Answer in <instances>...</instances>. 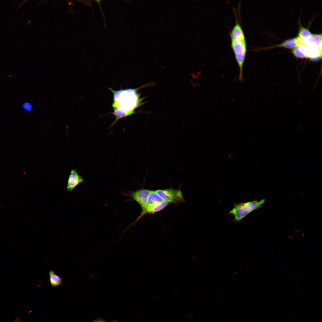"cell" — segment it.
<instances>
[{"instance_id": "obj_1", "label": "cell", "mask_w": 322, "mask_h": 322, "mask_svg": "<svg viewBox=\"0 0 322 322\" xmlns=\"http://www.w3.org/2000/svg\"><path fill=\"white\" fill-rule=\"evenodd\" d=\"M111 90L113 93L112 114L115 116V120L110 127L114 125L119 119L134 114V110L140 105L142 101L136 89Z\"/></svg>"}, {"instance_id": "obj_2", "label": "cell", "mask_w": 322, "mask_h": 322, "mask_svg": "<svg viewBox=\"0 0 322 322\" xmlns=\"http://www.w3.org/2000/svg\"><path fill=\"white\" fill-rule=\"evenodd\" d=\"M230 35L231 47L239 68V80L242 82L243 80V66L247 51L244 34V32H242Z\"/></svg>"}, {"instance_id": "obj_3", "label": "cell", "mask_w": 322, "mask_h": 322, "mask_svg": "<svg viewBox=\"0 0 322 322\" xmlns=\"http://www.w3.org/2000/svg\"><path fill=\"white\" fill-rule=\"evenodd\" d=\"M265 201L266 199H264L259 201L254 200L244 203H235L228 214L234 216V222H239L250 213L261 207Z\"/></svg>"}, {"instance_id": "obj_4", "label": "cell", "mask_w": 322, "mask_h": 322, "mask_svg": "<svg viewBox=\"0 0 322 322\" xmlns=\"http://www.w3.org/2000/svg\"><path fill=\"white\" fill-rule=\"evenodd\" d=\"M157 194L164 202L177 204L185 201L181 190L171 188L156 191Z\"/></svg>"}, {"instance_id": "obj_5", "label": "cell", "mask_w": 322, "mask_h": 322, "mask_svg": "<svg viewBox=\"0 0 322 322\" xmlns=\"http://www.w3.org/2000/svg\"><path fill=\"white\" fill-rule=\"evenodd\" d=\"M299 38L300 41L309 50L322 51L321 34H312L304 39Z\"/></svg>"}, {"instance_id": "obj_6", "label": "cell", "mask_w": 322, "mask_h": 322, "mask_svg": "<svg viewBox=\"0 0 322 322\" xmlns=\"http://www.w3.org/2000/svg\"><path fill=\"white\" fill-rule=\"evenodd\" d=\"M150 191L148 189H141L132 192L130 195L139 204L143 210L145 207Z\"/></svg>"}, {"instance_id": "obj_7", "label": "cell", "mask_w": 322, "mask_h": 322, "mask_svg": "<svg viewBox=\"0 0 322 322\" xmlns=\"http://www.w3.org/2000/svg\"><path fill=\"white\" fill-rule=\"evenodd\" d=\"M83 178L75 170H72L68 180L67 190L69 192L72 191L77 186L83 182Z\"/></svg>"}, {"instance_id": "obj_8", "label": "cell", "mask_w": 322, "mask_h": 322, "mask_svg": "<svg viewBox=\"0 0 322 322\" xmlns=\"http://www.w3.org/2000/svg\"><path fill=\"white\" fill-rule=\"evenodd\" d=\"M168 204L169 203L164 201L156 205L146 207L142 210V212L139 218H140L141 217L146 213H153L159 212L165 208Z\"/></svg>"}, {"instance_id": "obj_9", "label": "cell", "mask_w": 322, "mask_h": 322, "mask_svg": "<svg viewBox=\"0 0 322 322\" xmlns=\"http://www.w3.org/2000/svg\"><path fill=\"white\" fill-rule=\"evenodd\" d=\"M163 202L162 199L157 194L156 191H150L145 208Z\"/></svg>"}, {"instance_id": "obj_10", "label": "cell", "mask_w": 322, "mask_h": 322, "mask_svg": "<svg viewBox=\"0 0 322 322\" xmlns=\"http://www.w3.org/2000/svg\"><path fill=\"white\" fill-rule=\"evenodd\" d=\"M50 284L53 287H56L63 284L62 276L55 273L54 271L51 270L49 273Z\"/></svg>"}, {"instance_id": "obj_11", "label": "cell", "mask_w": 322, "mask_h": 322, "mask_svg": "<svg viewBox=\"0 0 322 322\" xmlns=\"http://www.w3.org/2000/svg\"><path fill=\"white\" fill-rule=\"evenodd\" d=\"M300 41L298 37L288 39L281 44L273 47H281L287 48H293L298 45Z\"/></svg>"}, {"instance_id": "obj_12", "label": "cell", "mask_w": 322, "mask_h": 322, "mask_svg": "<svg viewBox=\"0 0 322 322\" xmlns=\"http://www.w3.org/2000/svg\"><path fill=\"white\" fill-rule=\"evenodd\" d=\"M312 34L308 29L301 27L298 32V37L302 39H304L310 36Z\"/></svg>"}, {"instance_id": "obj_13", "label": "cell", "mask_w": 322, "mask_h": 322, "mask_svg": "<svg viewBox=\"0 0 322 322\" xmlns=\"http://www.w3.org/2000/svg\"><path fill=\"white\" fill-rule=\"evenodd\" d=\"M293 54L296 57L300 58H307L299 49L298 46L293 49L292 51Z\"/></svg>"}, {"instance_id": "obj_14", "label": "cell", "mask_w": 322, "mask_h": 322, "mask_svg": "<svg viewBox=\"0 0 322 322\" xmlns=\"http://www.w3.org/2000/svg\"><path fill=\"white\" fill-rule=\"evenodd\" d=\"M22 108L26 112H30L32 111L33 108L32 104L29 102H25L22 104Z\"/></svg>"}, {"instance_id": "obj_15", "label": "cell", "mask_w": 322, "mask_h": 322, "mask_svg": "<svg viewBox=\"0 0 322 322\" xmlns=\"http://www.w3.org/2000/svg\"><path fill=\"white\" fill-rule=\"evenodd\" d=\"M93 322H107L106 321H105L103 320V319H101L100 318H97V319H96V320H93ZM111 322H117V321H112Z\"/></svg>"}, {"instance_id": "obj_16", "label": "cell", "mask_w": 322, "mask_h": 322, "mask_svg": "<svg viewBox=\"0 0 322 322\" xmlns=\"http://www.w3.org/2000/svg\"></svg>"}]
</instances>
